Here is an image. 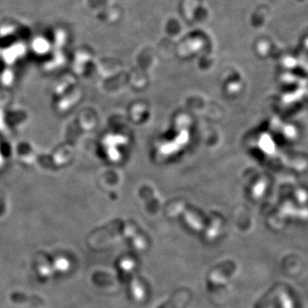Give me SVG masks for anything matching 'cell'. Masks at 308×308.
<instances>
[{
	"mask_svg": "<svg viewBox=\"0 0 308 308\" xmlns=\"http://www.w3.org/2000/svg\"><path fill=\"white\" fill-rule=\"evenodd\" d=\"M35 46H36V49H39L40 51H43V50H45V49L48 47V44L46 42V40L43 39H39L35 40Z\"/></svg>",
	"mask_w": 308,
	"mask_h": 308,
	"instance_id": "1",
	"label": "cell"
}]
</instances>
